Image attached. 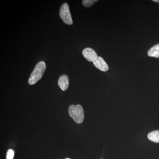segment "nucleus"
<instances>
[{
    "label": "nucleus",
    "instance_id": "nucleus-7",
    "mask_svg": "<svg viewBox=\"0 0 159 159\" xmlns=\"http://www.w3.org/2000/svg\"><path fill=\"white\" fill-rule=\"evenodd\" d=\"M148 55L149 57H159V44L152 47L148 52Z\"/></svg>",
    "mask_w": 159,
    "mask_h": 159
},
{
    "label": "nucleus",
    "instance_id": "nucleus-9",
    "mask_svg": "<svg viewBox=\"0 0 159 159\" xmlns=\"http://www.w3.org/2000/svg\"><path fill=\"white\" fill-rule=\"evenodd\" d=\"M97 1V0H84L82 1V4L84 7H90Z\"/></svg>",
    "mask_w": 159,
    "mask_h": 159
},
{
    "label": "nucleus",
    "instance_id": "nucleus-5",
    "mask_svg": "<svg viewBox=\"0 0 159 159\" xmlns=\"http://www.w3.org/2000/svg\"><path fill=\"white\" fill-rule=\"evenodd\" d=\"M93 63L97 68L102 72H106L109 70L108 65L102 57L98 56L93 61Z\"/></svg>",
    "mask_w": 159,
    "mask_h": 159
},
{
    "label": "nucleus",
    "instance_id": "nucleus-1",
    "mask_svg": "<svg viewBox=\"0 0 159 159\" xmlns=\"http://www.w3.org/2000/svg\"><path fill=\"white\" fill-rule=\"evenodd\" d=\"M46 63L43 61H39L35 66L31 73L29 80V83L30 85L35 84L41 79L43 74L46 70Z\"/></svg>",
    "mask_w": 159,
    "mask_h": 159
},
{
    "label": "nucleus",
    "instance_id": "nucleus-11",
    "mask_svg": "<svg viewBox=\"0 0 159 159\" xmlns=\"http://www.w3.org/2000/svg\"><path fill=\"white\" fill-rule=\"evenodd\" d=\"M152 1L155 2L159 3V0H153Z\"/></svg>",
    "mask_w": 159,
    "mask_h": 159
},
{
    "label": "nucleus",
    "instance_id": "nucleus-2",
    "mask_svg": "<svg viewBox=\"0 0 159 159\" xmlns=\"http://www.w3.org/2000/svg\"><path fill=\"white\" fill-rule=\"evenodd\" d=\"M69 114L74 121L78 124H80L84 120V111L81 105H71L69 107Z\"/></svg>",
    "mask_w": 159,
    "mask_h": 159
},
{
    "label": "nucleus",
    "instance_id": "nucleus-8",
    "mask_svg": "<svg viewBox=\"0 0 159 159\" xmlns=\"http://www.w3.org/2000/svg\"><path fill=\"white\" fill-rule=\"evenodd\" d=\"M148 138L152 142L159 143V130L149 133L148 135Z\"/></svg>",
    "mask_w": 159,
    "mask_h": 159
},
{
    "label": "nucleus",
    "instance_id": "nucleus-10",
    "mask_svg": "<svg viewBox=\"0 0 159 159\" xmlns=\"http://www.w3.org/2000/svg\"><path fill=\"white\" fill-rule=\"evenodd\" d=\"M14 153V150L11 149H9L6 154V159H13Z\"/></svg>",
    "mask_w": 159,
    "mask_h": 159
},
{
    "label": "nucleus",
    "instance_id": "nucleus-4",
    "mask_svg": "<svg viewBox=\"0 0 159 159\" xmlns=\"http://www.w3.org/2000/svg\"><path fill=\"white\" fill-rule=\"evenodd\" d=\"M82 54L85 59L90 62H93L98 57L96 51L91 48H86L84 49Z\"/></svg>",
    "mask_w": 159,
    "mask_h": 159
},
{
    "label": "nucleus",
    "instance_id": "nucleus-3",
    "mask_svg": "<svg viewBox=\"0 0 159 159\" xmlns=\"http://www.w3.org/2000/svg\"><path fill=\"white\" fill-rule=\"evenodd\" d=\"M59 15L65 24L68 25L73 24L70 8L67 3H65L61 5L60 9Z\"/></svg>",
    "mask_w": 159,
    "mask_h": 159
},
{
    "label": "nucleus",
    "instance_id": "nucleus-6",
    "mask_svg": "<svg viewBox=\"0 0 159 159\" xmlns=\"http://www.w3.org/2000/svg\"><path fill=\"white\" fill-rule=\"evenodd\" d=\"M58 84L62 91L67 89L69 85V79L67 75H62L60 76L58 80Z\"/></svg>",
    "mask_w": 159,
    "mask_h": 159
},
{
    "label": "nucleus",
    "instance_id": "nucleus-12",
    "mask_svg": "<svg viewBox=\"0 0 159 159\" xmlns=\"http://www.w3.org/2000/svg\"><path fill=\"white\" fill-rule=\"evenodd\" d=\"M66 159H70V158H66Z\"/></svg>",
    "mask_w": 159,
    "mask_h": 159
}]
</instances>
